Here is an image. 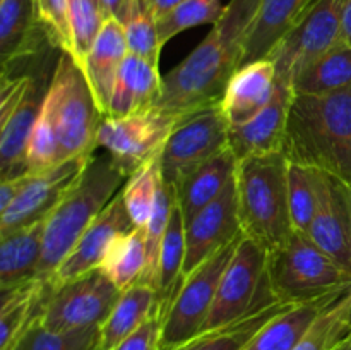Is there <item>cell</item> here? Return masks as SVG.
Here are the masks:
<instances>
[{
  "label": "cell",
  "mask_w": 351,
  "mask_h": 350,
  "mask_svg": "<svg viewBox=\"0 0 351 350\" xmlns=\"http://www.w3.org/2000/svg\"><path fill=\"white\" fill-rule=\"evenodd\" d=\"M261 0H230L204 40L163 75L156 108L182 119L221 103L230 79L243 65L245 40Z\"/></svg>",
  "instance_id": "1"
},
{
  "label": "cell",
  "mask_w": 351,
  "mask_h": 350,
  "mask_svg": "<svg viewBox=\"0 0 351 350\" xmlns=\"http://www.w3.org/2000/svg\"><path fill=\"white\" fill-rule=\"evenodd\" d=\"M285 156L351 184V86L329 95H293Z\"/></svg>",
  "instance_id": "2"
},
{
  "label": "cell",
  "mask_w": 351,
  "mask_h": 350,
  "mask_svg": "<svg viewBox=\"0 0 351 350\" xmlns=\"http://www.w3.org/2000/svg\"><path fill=\"white\" fill-rule=\"evenodd\" d=\"M130 175L110 153L96 150L77 180L45 223L43 253L34 280L48 283L96 216L122 191Z\"/></svg>",
  "instance_id": "3"
},
{
  "label": "cell",
  "mask_w": 351,
  "mask_h": 350,
  "mask_svg": "<svg viewBox=\"0 0 351 350\" xmlns=\"http://www.w3.org/2000/svg\"><path fill=\"white\" fill-rule=\"evenodd\" d=\"M288 168L283 151L249 156L237 167V198L242 235L269 253L295 232L288 205Z\"/></svg>",
  "instance_id": "4"
},
{
  "label": "cell",
  "mask_w": 351,
  "mask_h": 350,
  "mask_svg": "<svg viewBox=\"0 0 351 350\" xmlns=\"http://www.w3.org/2000/svg\"><path fill=\"white\" fill-rule=\"evenodd\" d=\"M267 283L287 304L317 301L351 287V275L307 233L293 232L267 253Z\"/></svg>",
  "instance_id": "5"
},
{
  "label": "cell",
  "mask_w": 351,
  "mask_h": 350,
  "mask_svg": "<svg viewBox=\"0 0 351 350\" xmlns=\"http://www.w3.org/2000/svg\"><path fill=\"white\" fill-rule=\"evenodd\" d=\"M45 100L58 136V163L95 153L96 134L105 115L96 105L82 67L67 51L58 55Z\"/></svg>",
  "instance_id": "6"
},
{
  "label": "cell",
  "mask_w": 351,
  "mask_h": 350,
  "mask_svg": "<svg viewBox=\"0 0 351 350\" xmlns=\"http://www.w3.org/2000/svg\"><path fill=\"white\" fill-rule=\"evenodd\" d=\"M267 283V250L249 237H240L219 281L218 294L204 329H215L243 318L259 305L274 302Z\"/></svg>",
  "instance_id": "7"
},
{
  "label": "cell",
  "mask_w": 351,
  "mask_h": 350,
  "mask_svg": "<svg viewBox=\"0 0 351 350\" xmlns=\"http://www.w3.org/2000/svg\"><path fill=\"white\" fill-rule=\"evenodd\" d=\"M240 237L213 254L184 278L177 297L163 318L161 350L175 349L204 331L218 294L219 281L235 253Z\"/></svg>",
  "instance_id": "8"
},
{
  "label": "cell",
  "mask_w": 351,
  "mask_h": 350,
  "mask_svg": "<svg viewBox=\"0 0 351 350\" xmlns=\"http://www.w3.org/2000/svg\"><path fill=\"white\" fill-rule=\"evenodd\" d=\"M45 294L38 314L41 325L51 331H72L101 326L122 290L95 270L53 288L45 287Z\"/></svg>",
  "instance_id": "9"
},
{
  "label": "cell",
  "mask_w": 351,
  "mask_h": 350,
  "mask_svg": "<svg viewBox=\"0 0 351 350\" xmlns=\"http://www.w3.org/2000/svg\"><path fill=\"white\" fill-rule=\"evenodd\" d=\"M230 146V122L216 105L182 119L160 154L165 184L177 191L194 170Z\"/></svg>",
  "instance_id": "10"
},
{
  "label": "cell",
  "mask_w": 351,
  "mask_h": 350,
  "mask_svg": "<svg viewBox=\"0 0 351 350\" xmlns=\"http://www.w3.org/2000/svg\"><path fill=\"white\" fill-rule=\"evenodd\" d=\"M178 124L156 106L127 117H103L96 134V150H103L129 175L160 156L171 130Z\"/></svg>",
  "instance_id": "11"
},
{
  "label": "cell",
  "mask_w": 351,
  "mask_h": 350,
  "mask_svg": "<svg viewBox=\"0 0 351 350\" xmlns=\"http://www.w3.org/2000/svg\"><path fill=\"white\" fill-rule=\"evenodd\" d=\"M345 0H314L287 36L269 54L278 79L291 84L293 75L319 55L341 43Z\"/></svg>",
  "instance_id": "12"
},
{
  "label": "cell",
  "mask_w": 351,
  "mask_h": 350,
  "mask_svg": "<svg viewBox=\"0 0 351 350\" xmlns=\"http://www.w3.org/2000/svg\"><path fill=\"white\" fill-rule=\"evenodd\" d=\"M93 154L71 158L55 165L41 174H31L21 194L12 205L0 213V235L14 232L24 225L48 218L60 199L67 194L71 185L77 180L81 172Z\"/></svg>",
  "instance_id": "13"
},
{
  "label": "cell",
  "mask_w": 351,
  "mask_h": 350,
  "mask_svg": "<svg viewBox=\"0 0 351 350\" xmlns=\"http://www.w3.org/2000/svg\"><path fill=\"white\" fill-rule=\"evenodd\" d=\"M242 235L239 220V198H237V180L232 178L225 191L206 208H202L194 218L185 223V253L184 278L206 259L228 246Z\"/></svg>",
  "instance_id": "14"
},
{
  "label": "cell",
  "mask_w": 351,
  "mask_h": 350,
  "mask_svg": "<svg viewBox=\"0 0 351 350\" xmlns=\"http://www.w3.org/2000/svg\"><path fill=\"white\" fill-rule=\"evenodd\" d=\"M132 229H136V225L127 211L123 194L120 191L112 199V202L96 216L95 222L86 229L74 249L67 254V257L62 261L50 281L45 285L53 288L65 281L98 270L115 237H119L120 233L130 232Z\"/></svg>",
  "instance_id": "15"
},
{
  "label": "cell",
  "mask_w": 351,
  "mask_h": 350,
  "mask_svg": "<svg viewBox=\"0 0 351 350\" xmlns=\"http://www.w3.org/2000/svg\"><path fill=\"white\" fill-rule=\"evenodd\" d=\"M314 178L317 206L307 235L351 275L350 215L343 185L319 170H314Z\"/></svg>",
  "instance_id": "16"
},
{
  "label": "cell",
  "mask_w": 351,
  "mask_h": 350,
  "mask_svg": "<svg viewBox=\"0 0 351 350\" xmlns=\"http://www.w3.org/2000/svg\"><path fill=\"white\" fill-rule=\"evenodd\" d=\"M293 95L290 82L278 79L271 102L249 122L230 127V150L233 151L237 160L280 153L285 150L288 115Z\"/></svg>",
  "instance_id": "17"
},
{
  "label": "cell",
  "mask_w": 351,
  "mask_h": 350,
  "mask_svg": "<svg viewBox=\"0 0 351 350\" xmlns=\"http://www.w3.org/2000/svg\"><path fill=\"white\" fill-rule=\"evenodd\" d=\"M276 84L278 71L271 58L242 65L230 79L219 103L230 127L242 126L254 119L271 102Z\"/></svg>",
  "instance_id": "18"
},
{
  "label": "cell",
  "mask_w": 351,
  "mask_h": 350,
  "mask_svg": "<svg viewBox=\"0 0 351 350\" xmlns=\"http://www.w3.org/2000/svg\"><path fill=\"white\" fill-rule=\"evenodd\" d=\"M127 55H129V45H127L123 24L113 17H108L82 64V72L88 79L96 105L105 117L108 115L110 100L120 65Z\"/></svg>",
  "instance_id": "19"
},
{
  "label": "cell",
  "mask_w": 351,
  "mask_h": 350,
  "mask_svg": "<svg viewBox=\"0 0 351 350\" xmlns=\"http://www.w3.org/2000/svg\"><path fill=\"white\" fill-rule=\"evenodd\" d=\"M43 45H51V41L38 23L34 0H0V51L3 69L40 54Z\"/></svg>",
  "instance_id": "20"
},
{
  "label": "cell",
  "mask_w": 351,
  "mask_h": 350,
  "mask_svg": "<svg viewBox=\"0 0 351 350\" xmlns=\"http://www.w3.org/2000/svg\"><path fill=\"white\" fill-rule=\"evenodd\" d=\"M161 86L160 64L129 54L120 65L106 117H127L151 108L160 98Z\"/></svg>",
  "instance_id": "21"
},
{
  "label": "cell",
  "mask_w": 351,
  "mask_h": 350,
  "mask_svg": "<svg viewBox=\"0 0 351 350\" xmlns=\"http://www.w3.org/2000/svg\"><path fill=\"white\" fill-rule=\"evenodd\" d=\"M45 93L41 95L36 82L33 81L17 108L9 117L0 120V175H2V180L29 174L27 172V146H29L31 132H33L34 122L40 113Z\"/></svg>",
  "instance_id": "22"
},
{
  "label": "cell",
  "mask_w": 351,
  "mask_h": 350,
  "mask_svg": "<svg viewBox=\"0 0 351 350\" xmlns=\"http://www.w3.org/2000/svg\"><path fill=\"white\" fill-rule=\"evenodd\" d=\"M314 0H261L245 40L243 65L269 57Z\"/></svg>",
  "instance_id": "23"
},
{
  "label": "cell",
  "mask_w": 351,
  "mask_h": 350,
  "mask_svg": "<svg viewBox=\"0 0 351 350\" xmlns=\"http://www.w3.org/2000/svg\"><path fill=\"white\" fill-rule=\"evenodd\" d=\"M47 218L0 235V288L2 292L27 283L36 277L43 253Z\"/></svg>",
  "instance_id": "24"
},
{
  "label": "cell",
  "mask_w": 351,
  "mask_h": 350,
  "mask_svg": "<svg viewBox=\"0 0 351 350\" xmlns=\"http://www.w3.org/2000/svg\"><path fill=\"white\" fill-rule=\"evenodd\" d=\"M239 160L230 146L202 167L192 172L175 191V199L184 222L189 223L202 208L211 205L235 177Z\"/></svg>",
  "instance_id": "25"
},
{
  "label": "cell",
  "mask_w": 351,
  "mask_h": 350,
  "mask_svg": "<svg viewBox=\"0 0 351 350\" xmlns=\"http://www.w3.org/2000/svg\"><path fill=\"white\" fill-rule=\"evenodd\" d=\"M345 292L317 299V301L290 304L283 311L278 312L276 316H273L250 338V342L243 347V350H293L297 343L304 338L312 323L319 318V314L329 304H332L336 299L341 297Z\"/></svg>",
  "instance_id": "26"
},
{
  "label": "cell",
  "mask_w": 351,
  "mask_h": 350,
  "mask_svg": "<svg viewBox=\"0 0 351 350\" xmlns=\"http://www.w3.org/2000/svg\"><path fill=\"white\" fill-rule=\"evenodd\" d=\"M156 311L161 309L158 294L153 287L136 283L123 290L108 318L99 326L98 350L115 349Z\"/></svg>",
  "instance_id": "27"
},
{
  "label": "cell",
  "mask_w": 351,
  "mask_h": 350,
  "mask_svg": "<svg viewBox=\"0 0 351 350\" xmlns=\"http://www.w3.org/2000/svg\"><path fill=\"white\" fill-rule=\"evenodd\" d=\"M351 86V47L336 45L319 55L291 79L295 95H329Z\"/></svg>",
  "instance_id": "28"
},
{
  "label": "cell",
  "mask_w": 351,
  "mask_h": 350,
  "mask_svg": "<svg viewBox=\"0 0 351 350\" xmlns=\"http://www.w3.org/2000/svg\"><path fill=\"white\" fill-rule=\"evenodd\" d=\"M290 304L287 302L274 301L269 304L259 305L243 318L230 323V325L219 326L215 329H204L195 335L194 338L187 340L182 345L170 350H243V347L250 342L254 335L269 321L273 316L283 311Z\"/></svg>",
  "instance_id": "29"
},
{
  "label": "cell",
  "mask_w": 351,
  "mask_h": 350,
  "mask_svg": "<svg viewBox=\"0 0 351 350\" xmlns=\"http://www.w3.org/2000/svg\"><path fill=\"white\" fill-rule=\"evenodd\" d=\"M187 244H185V222L178 205L175 206L168 225L167 235L160 250V263H158L156 294L160 301V309L167 314L168 307L177 297L182 283H184V264Z\"/></svg>",
  "instance_id": "30"
},
{
  "label": "cell",
  "mask_w": 351,
  "mask_h": 350,
  "mask_svg": "<svg viewBox=\"0 0 351 350\" xmlns=\"http://www.w3.org/2000/svg\"><path fill=\"white\" fill-rule=\"evenodd\" d=\"M117 288L127 290L143 278L146 270V232L136 226L130 232L120 233L110 244L98 268Z\"/></svg>",
  "instance_id": "31"
},
{
  "label": "cell",
  "mask_w": 351,
  "mask_h": 350,
  "mask_svg": "<svg viewBox=\"0 0 351 350\" xmlns=\"http://www.w3.org/2000/svg\"><path fill=\"white\" fill-rule=\"evenodd\" d=\"M351 333V287L312 323L293 350H336Z\"/></svg>",
  "instance_id": "32"
},
{
  "label": "cell",
  "mask_w": 351,
  "mask_h": 350,
  "mask_svg": "<svg viewBox=\"0 0 351 350\" xmlns=\"http://www.w3.org/2000/svg\"><path fill=\"white\" fill-rule=\"evenodd\" d=\"M99 326L96 328L51 331L38 318L26 326L7 350H98Z\"/></svg>",
  "instance_id": "33"
},
{
  "label": "cell",
  "mask_w": 351,
  "mask_h": 350,
  "mask_svg": "<svg viewBox=\"0 0 351 350\" xmlns=\"http://www.w3.org/2000/svg\"><path fill=\"white\" fill-rule=\"evenodd\" d=\"M161 180L163 175H161L160 156H156L137 168L123 185V202L136 226L144 229L149 222Z\"/></svg>",
  "instance_id": "34"
},
{
  "label": "cell",
  "mask_w": 351,
  "mask_h": 350,
  "mask_svg": "<svg viewBox=\"0 0 351 350\" xmlns=\"http://www.w3.org/2000/svg\"><path fill=\"white\" fill-rule=\"evenodd\" d=\"M122 24L125 30L129 54L139 55L154 64H160L163 43L160 40L158 19L151 9L149 0H132Z\"/></svg>",
  "instance_id": "35"
},
{
  "label": "cell",
  "mask_w": 351,
  "mask_h": 350,
  "mask_svg": "<svg viewBox=\"0 0 351 350\" xmlns=\"http://www.w3.org/2000/svg\"><path fill=\"white\" fill-rule=\"evenodd\" d=\"M225 9L226 5H223L221 0H185L177 9L158 21L161 43H168L171 38L191 27L215 24L223 16Z\"/></svg>",
  "instance_id": "36"
},
{
  "label": "cell",
  "mask_w": 351,
  "mask_h": 350,
  "mask_svg": "<svg viewBox=\"0 0 351 350\" xmlns=\"http://www.w3.org/2000/svg\"><path fill=\"white\" fill-rule=\"evenodd\" d=\"M288 205H290L291 225H293L295 232L308 233L315 206H317V191H315V178L312 168L290 163V168H288Z\"/></svg>",
  "instance_id": "37"
},
{
  "label": "cell",
  "mask_w": 351,
  "mask_h": 350,
  "mask_svg": "<svg viewBox=\"0 0 351 350\" xmlns=\"http://www.w3.org/2000/svg\"><path fill=\"white\" fill-rule=\"evenodd\" d=\"M69 16H71L72 57L82 67L86 55L95 45L106 16L98 0H69Z\"/></svg>",
  "instance_id": "38"
},
{
  "label": "cell",
  "mask_w": 351,
  "mask_h": 350,
  "mask_svg": "<svg viewBox=\"0 0 351 350\" xmlns=\"http://www.w3.org/2000/svg\"><path fill=\"white\" fill-rule=\"evenodd\" d=\"M58 165V136L50 105L43 98L27 146V172L41 174Z\"/></svg>",
  "instance_id": "39"
},
{
  "label": "cell",
  "mask_w": 351,
  "mask_h": 350,
  "mask_svg": "<svg viewBox=\"0 0 351 350\" xmlns=\"http://www.w3.org/2000/svg\"><path fill=\"white\" fill-rule=\"evenodd\" d=\"M36 19L50 38L51 45L60 51L72 55L71 16H69V0H34Z\"/></svg>",
  "instance_id": "40"
},
{
  "label": "cell",
  "mask_w": 351,
  "mask_h": 350,
  "mask_svg": "<svg viewBox=\"0 0 351 350\" xmlns=\"http://www.w3.org/2000/svg\"><path fill=\"white\" fill-rule=\"evenodd\" d=\"M163 318V312L156 311L146 319V323H143L136 331L130 333L112 350H161Z\"/></svg>",
  "instance_id": "41"
},
{
  "label": "cell",
  "mask_w": 351,
  "mask_h": 350,
  "mask_svg": "<svg viewBox=\"0 0 351 350\" xmlns=\"http://www.w3.org/2000/svg\"><path fill=\"white\" fill-rule=\"evenodd\" d=\"M29 177L31 174H24L19 175V177L3 178L2 184H0V213L5 211V209L12 205L14 199L21 194L24 185L27 184Z\"/></svg>",
  "instance_id": "42"
},
{
  "label": "cell",
  "mask_w": 351,
  "mask_h": 350,
  "mask_svg": "<svg viewBox=\"0 0 351 350\" xmlns=\"http://www.w3.org/2000/svg\"><path fill=\"white\" fill-rule=\"evenodd\" d=\"M130 3L132 0H99V5H101L103 12H105L106 19L113 17V19L123 23L127 12L130 9Z\"/></svg>",
  "instance_id": "43"
},
{
  "label": "cell",
  "mask_w": 351,
  "mask_h": 350,
  "mask_svg": "<svg viewBox=\"0 0 351 350\" xmlns=\"http://www.w3.org/2000/svg\"><path fill=\"white\" fill-rule=\"evenodd\" d=\"M184 2L185 0H149L151 9H153L158 21H160L161 17L167 16V14H170L173 9H177V7Z\"/></svg>",
  "instance_id": "44"
},
{
  "label": "cell",
  "mask_w": 351,
  "mask_h": 350,
  "mask_svg": "<svg viewBox=\"0 0 351 350\" xmlns=\"http://www.w3.org/2000/svg\"><path fill=\"white\" fill-rule=\"evenodd\" d=\"M341 43L351 47V0H345V5H343Z\"/></svg>",
  "instance_id": "45"
},
{
  "label": "cell",
  "mask_w": 351,
  "mask_h": 350,
  "mask_svg": "<svg viewBox=\"0 0 351 350\" xmlns=\"http://www.w3.org/2000/svg\"><path fill=\"white\" fill-rule=\"evenodd\" d=\"M343 192H345L346 205H348V215H350V233H351V184H343Z\"/></svg>",
  "instance_id": "46"
},
{
  "label": "cell",
  "mask_w": 351,
  "mask_h": 350,
  "mask_svg": "<svg viewBox=\"0 0 351 350\" xmlns=\"http://www.w3.org/2000/svg\"><path fill=\"white\" fill-rule=\"evenodd\" d=\"M336 350H351V333H350L348 336H346L345 342H343L341 345H339Z\"/></svg>",
  "instance_id": "47"
},
{
  "label": "cell",
  "mask_w": 351,
  "mask_h": 350,
  "mask_svg": "<svg viewBox=\"0 0 351 350\" xmlns=\"http://www.w3.org/2000/svg\"><path fill=\"white\" fill-rule=\"evenodd\" d=\"M98 2H99V0H98Z\"/></svg>",
  "instance_id": "48"
}]
</instances>
